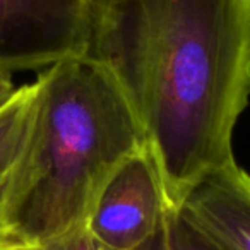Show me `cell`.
Listing matches in <instances>:
<instances>
[{"mask_svg":"<svg viewBox=\"0 0 250 250\" xmlns=\"http://www.w3.org/2000/svg\"><path fill=\"white\" fill-rule=\"evenodd\" d=\"M168 250H223L192 225H188L177 211L171 212L168 223Z\"/></svg>","mask_w":250,"mask_h":250,"instance_id":"cell-7","label":"cell"},{"mask_svg":"<svg viewBox=\"0 0 250 250\" xmlns=\"http://www.w3.org/2000/svg\"><path fill=\"white\" fill-rule=\"evenodd\" d=\"M171 212H170V216H171ZM170 216H168V219L165 221V225L161 226L160 231L154 235V238L149 240V242L144 247H141L139 250H168V223H170Z\"/></svg>","mask_w":250,"mask_h":250,"instance_id":"cell-9","label":"cell"},{"mask_svg":"<svg viewBox=\"0 0 250 250\" xmlns=\"http://www.w3.org/2000/svg\"><path fill=\"white\" fill-rule=\"evenodd\" d=\"M84 57L132 110L173 211L235 160L250 98V0H89Z\"/></svg>","mask_w":250,"mask_h":250,"instance_id":"cell-1","label":"cell"},{"mask_svg":"<svg viewBox=\"0 0 250 250\" xmlns=\"http://www.w3.org/2000/svg\"><path fill=\"white\" fill-rule=\"evenodd\" d=\"M36 111V84L16 87L0 106V243H19L7 225V204L16 167L24 153ZM22 245V243H19Z\"/></svg>","mask_w":250,"mask_h":250,"instance_id":"cell-6","label":"cell"},{"mask_svg":"<svg viewBox=\"0 0 250 250\" xmlns=\"http://www.w3.org/2000/svg\"><path fill=\"white\" fill-rule=\"evenodd\" d=\"M16 86L12 83V74L0 69V106L14 94Z\"/></svg>","mask_w":250,"mask_h":250,"instance_id":"cell-10","label":"cell"},{"mask_svg":"<svg viewBox=\"0 0 250 250\" xmlns=\"http://www.w3.org/2000/svg\"><path fill=\"white\" fill-rule=\"evenodd\" d=\"M89 0H0V69H46L84 55Z\"/></svg>","mask_w":250,"mask_h":250,"instance_id":"cell-4","label":"cell"},{"mask_svg":"<svg viewBox=\"0 0 250 250\" xmlns=\"http://www.w3.org/2000/svg\"><path fill=\"white\" fill-rule=\"evenodd\" d=\"M0 250H28V247L19 243H0Z\"/></svg>","mask_w":250,"mask_h":250,"instance_id":"cell-11","label":"cell"},{"mask_svg":"<svg viewBox=\"0 0 250 250\" xmlns=\"http://www.w3.org/2000/svg\"><path fill=\"white\" fill-rule=\"evenodd\" d=\"M35 84V120L7 204L9 231L26 247L86 225L111 171L146 146L115 81L87 57L46 67Z\"/></svg>","mask_w":250,"mask_h":250,"instance_id":"cell-2","label":"cell"},{"mask_svg":"<svg viewBox=\"0 0 250 250\" xmlns=\"http://www.w3.org/2000/svg\"><path fill=\"white\" fill-rule=\"evenodd\" d=\"M175 211L219 249L250 250V175L235 160L197 182Z\"/></svg>","mask_w":250,"mask_h":250,"instance_id":"cell-5","label":"cell"},{"mask_svg":"<svg viewBox=\"0 0 250 250\" xmlns=\"http://www.w3.org/2000/svg\"><path fill=\"white\" fill-rule=\"evenodd\" d=\"M28 250H100L91 238L86 225L76 226L69 231L57 235L53 238L43 240L35 245H29Z\"/></svg>","mask_w":250,"mask_h":250,"instance_id":"cell-8","label":"cell"},{"mask_svg":"<svg viewBox=\"0 0 250 250\" xmlns=\"http://www.w3.org/2000/svg\"><path fill=\"white\" fill-rule=\"evenodd\" d=\"M171 211L156 160L144 146L101 185L86 228L100 250H139L154 238Z\"/></svg>","mask_w":250,"mask_h":250,"instance_id":"cell-3","label":"cell"}]
</instances>
